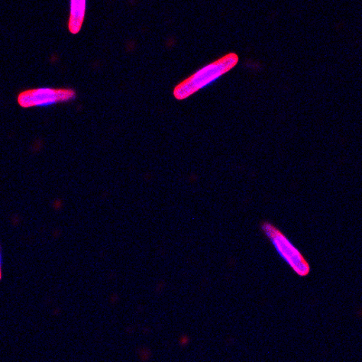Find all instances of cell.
I'll return each instance as SVG.
<instances>
[{
  "mask_svg": "<svg viewBox=\"0 0 362 362\" xmlns=\"http://www.w3.org/2000/svg\"><path fill=\"white\" fill-rule=\"evenodd\" d=\"M238 60L237 54L229 53L221 59L208 64L177 85L173 90L174 97L177 100H184L192 95L194 93L198 92L199 89L228 73L237 66Z\"/></svg>",
  "mask_w": 362,
  "mask_h": 362,
  "instance_id": "1",
  "label": "cell"
},
{
  "mask_svg": "<svg viewBox=\"0 0 362 362\" xmlns=\"http://www.w3.org/2000/svg\"><path fill=\"white\" fill-rule=\"evenodd\" d=\"M261 230L269 238L271 243L274 245V248L283 258L284 262L292 268V270L300 277H305L308 276L311 272V267L308 262L300 253L298 248L293 245L289 238L276 226L272 224L271 222H263L260 225Z\"/></svg>",
  "mask_w": 362,
  "mask_h": 362,
  "instance_id": "2",
  "label": "cell"
},
{
  "mask_svg": "<svg viewBox=\"0 0 362 362\" xmlns=\"http://www.w3.org/2000/svg\"><path fill=\"white\" fill-rule=\"evenodd\" d=\"M76 95L73 89H31L19 93L18 102L21 107L29 108L70 101Z\"/></svg>",
  "mask_w": 362,
  "mask_h": 362,
  "instance_id": "3",
  "label": "cell"
},
{
  "mask_svg": "<svg viewBox=\"0 0 362 362\" xmlns=\"http://www.w3.org/2000/svg\"><path fill=\"white\" fill-rule=\"evenodd\" d=\"M86 2L85 0H74L71 2V12L68 28L72 34H77L82 28L86 15Z\"/></svg>",
  "mask_w": 362,
  "mask_h": 362,
  "instance_id": "4",
  "label": "cell"
}]
</instances>
